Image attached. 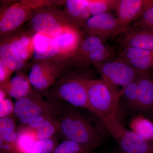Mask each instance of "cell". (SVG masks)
Listing matches in <instances>:
<instances>
[{"label":"cell","instance_id":"1","mask_svg":"<svg viewBox=\"0 0 153 153\" xmlns=\"http://www.w3.org/2000/svg\"><path fill=\"white\" fill-rule=\"evenodd\" d=\"M59 134L66 140L98 149L103 143L104 134L99 125L93 123L74 107L63 106L57 115Z\"/></svg>","mask_w":153,"mask_h":153},{"label":"cell","instance_id":"2","mask_svg":"<svg viewBox=\"0 0 153 153\" xmlns=\"http://www.w3.org/2000/svg\"><path fill=\"white\" fill-rule=\"evenodd\" d=\"M100 125L117 142L123 153H153V140L128 129L117 117L97 118Z\"/></svg>","mask_w":153,"mask_h":153},{"label":"cell","instance_id":"3","mask_svg":"<svg viewBox=\"0 0 153 153\" xmlns=\"http://www.w3.org/2000/svg\"><path fill=\"white\" fill-rule=\"evenodd\" d=\"M87 79L77 76L61 78L44 94L49 100L66 102L71 106L85 108L91 112L85 83Z\"/></svg>","mask_w":153,"mask_h":153},{"label":"cell","instance_id":"4","mask_svg":"<svg viewBox=\"0 0 153 153\" xmlns=\"http://www.w3.org/2000/svg\"><path fill=\"white\" fill-rule=\"evenodd\" d=\"M94 65L101 75L102 79L119 99L123 95L126 87L144 73L118 59Z\"/></svg>","mask_w":153,"mask_h":153},{"label":"cell","instance_id":"5","mask_svg":"<svg viewBox=\"0 0 153 153\" xmlns=\"http://www.w3.org/2000/svg\"><path fill=\"white\" fill-rule=\"evenodd\" d=\"M88 103L97 118L117 117L119 99L117 97L102 79L86 80Z\"/></svg>","mask_w":153,"mask_h":153},{"label":"cell","instance_id":"6","mask_svg":"<svg viewBox=\"0 0 153 153\" xmlns=\"http://www.w3.org/2000/svg\"><path fill=\"white\" fill-rule=\"evenodd\" d=\"M29 21L31 29L35 33L52 38L76 26L68 20L64 12L52 7L35 9Z\"/></svg>","mask_w":153,"mask_h":153},{"label":"cell","instance_id":"7","mask_svg":"<svg viewBox=\"0 0 153 153\" xmlns=\"http://www.w3.org/2000/svg\"><path fill=\"white\" fill-rule=\"evenodd\" d=\"M63 107L59 102L44 100L39 94L33 91L27 96L16 100L14 115L21 124L26 126L45 113L59 114Z\"/></svg>","mask_w":153,"mask_h":153},{"label":"cell","instance_id":"8","mask_svg":"<svg viewBox=\"0 0 153 153\" xmlns=\"http://www.w3.org/2000/svg\"><path fill=\"white\" fill-rule=\"evenodd\" d=\"M80 27L86 32L88 36L98 37L105 42L122 34L126 30L120 25L117 18L110 13L92 16Z\"/></svg>","mask_w":153,"mask_h":153},{"label":"cell","instance_id":"9","mask_svg":"<svg viewBox=\"0 0 153 153\" xmlns=\"http://www.w3.org/2000/svg\"><path fill=\"white\" fill-rule=\"evenodd\" d=\"M62 68L52 60H35L28 77L36 90L46 92L60 77Z\"/></svg>","mask_w":153,"mask_h":153},{"label":"cell","instance_id":"10","mask_svg":"<svg viewBox=\"0 0 153 153\" xmlns=\"http://www.w3.org/2000/svg\"><path fill=\"white\" fill-rule=\"evenodd\" d=\"M32 9L23 2L9 6L0 16V34L2 36L17 30L32 16Z\"/></svg>","mask_w":153,"mask_h":153},{"label":"cell","instance_id":"11","mask_svg":"<svg viewBox=\"0 0 153 153\" xmlns=\"http://www.w3.org/2000/svg\"><path fill=\"white\" fill-rule=\"evenodd\" d=\"M151 7L150 0H117L114 10L120 25L127 29Z\"/></svg>","mask_w":153,"mask_h":153},{"label":"cell","instance_id":"12","mask_svg":"<svg viewBox=\"0 0 153 153\" xmlns=\"http://www.w3.org/2000/svg\"><path fill=\"white\" fill-rule=\"evenodd\" d=\"M118 59L125 61L141 73L153 67V51L127 47L123 48Z\"/></svg>","mask_w":153,"mask_h":153},{"label":"cell","instance_id":"13","mask_svg":"<svg viewBox=\"0 0 153 153\" xmlns=\"http://www.w3.org/2000/svg\"><path fill=\"white\" fill-rule=\"evenodd\" d=\"M120 44L123 48H137L153 51V32L129 27L122 34Z\"/></svg>","mask_w":153,"mask_h":153},{"label":"cell","instance_id":"14","mask_svg":"<svg viewBox=\"0 0 153 153\" xmlns=\"http://www.w3.org/2000/svg\"><path fill=\"white\" fill-rule=\"evenodd\" d=\"M59 56H69L75 54L81 43V33L77 26H74L53 38Z\"/></svg>","mask_w":153,"mask_h":153},{"label":"cell","instance_id":"15","mask_svg":"<svg viewBox=\"0 0 153 153\" xmlns=\"http://www.w3.org/2000/svg\"><path fill=\"white\" fill-rule=\"evenodd\" d=\"M138 96L136 110L140 112L153 111V78L148 71L138 79Z\"/></svg>","mask_w":153,"mask_h":153},{"label":"cell","instance_id":"16","mask_svg":"<svg viewBox=\"0 0 153 153\" xmlns=\"http://www.w3.org/2000/svg\"><path fill=\"white\" fill-rule=\"evenodd\" d=\"M35 60H52L59 56L54 38L41 33H34L33 35Z\"/></svg>","mask_w":153,"mask_h":153},{"label":"cell","instance_id":"17","mask_svg":"<svg viewBox=\"0 0 153 153\" xmlns=\"http://www.w3.org/2000/svg\"><path fill=\"white\" fill-rule=\"evenodd\" d=\"M1 89L9 97L16 100L27 96L33 92L28 76L23 73H19L13 76L5 84L1 86Z\"/></svg>","mask_w":153,"mask_h":153},{"label":"cell","instance_id":"18","mask_svg":"<svg viewBox=\"0 0 153 153\" xmlns=\"http://www.w3.org/2000/svg\"><path fill=\"white\" fill-rule=\"evenodd\" d=\"M65 5L64 13L66 16L78 27L91 17L88 7L89 0H67Z\"/></svg>","mask_w":153,"mask_h":153},{"label":"cell","instance_id":"19","mask_svg":"<svg viewBox=\"0 0 153 153\" xmlns=\"http://www.w3.org/2000/svg\"><path fill=\"white\" fill-rule=\"evenodd\" d=\"M0 61L13 72L21 70L26 63L10 40L1 42Z\"/></svg>","mask_w":153,"mask_h":153},{"label":"cell","instance_id":"20","mask_svg":"<svg viewBox=\"0 0 153 153\" xmlns=\"http://www.w3.org/2000/svg\"><path fill=\"white\" fill-rule=\"evenodd\" d=\"M33 35L27 32H19L10 39L25 62L33 57L35 49Z\"/></svg>","mask_w":153,"mask_h":153},{"label":"cell","instance_id":"21","mask_svg":"<svg viewBox=\"0 0 153 153\" xmlns=\"http://www.w3.org/2000/svg\"><path fill=\"white\" fill-rule=\"evenodd\" d=\"M132 131L147 140H153V123L142 115L131 120L129 125Z\"/></svg>","mask_w":153,"mask_h":153},{"label":"cell","instance_id":"22","mask_svg":"<svg viewBox=\"0 0 153 153\" xmlns=\"http://www.w3.org/2000/svg\"><path fill=\"white\" fill-rule=\"evenodd\" d=\"M60 132V124L57 115L52 116L47 119L40 128L33 132L37 140L50 138Z\"/></svg>","mask_w":153,"mask_h":153},{"label":"cell","instance_id":"23","mask_svg":"<svg viewBox=\"0 0 153 153\" xmlns=\"http://www.w3.org/2000/svg\"><path fill=\"white\" fill-rule=\"evenodd\" d=\"M110 47L105 44V41L98 37L87 36V38L82 40L76 53L85 58L91 52L100 49H107Z\"/></svg>","mask_w":153,"mask_h":153},{"label":"cell","instance_id":"24","mask_svg":"<svg viewBox=\"0 0 153 153\" xmlns=\"http://www.w3.org/2000/svg\"><path fill=\"white\" fill-rule=\"evenodd\" d=\"M97 149L91 146L65 140L57 145L53 153H93Z\"/></svg>","mask_w":153,"mask_h":153},{"label":"cell","instance_id":"25","mask_svg":"<svg viewBox=\"0 0 153 153\" xmlns=\"http://www.w3.org/2000/svg\"><path fill=\"white\" fill-rule=\"evenodd\" d=\"M19 137L16 130L0 132V152L16 153Z\"/></svg>","mask_w":153,"mask_h":153},{"label":"cell","instance_id":"26","mask_svg":"<svg viewBox=\"0 0 153 153\" xmlns=\"http://www.w3.org/2000/svg\"><path fill=\"white\" fill-rule=\"evenodd\" d=\"M58 145L57 135L44 140H37L33 144L30 153H53Z\"/></svg>","mask_w":153,"mask_h":153},{"label":"cell","instance_id":"27","mask_svg":"<svg viewBox=\"0 0 153 153\" xmlns=\"http://www.w3.org/2000/svg\"><path fill=\"white\" fill-rule=\"evenodd\" d=\"M117 0H89V11L91 16L97 14L109 13L114 10Z\"/></svg>","mask_w":153,"mask_h":153},{"label":"cell","instance_id":"28","mask_svg":"<svg viewBox=\"0 0 153 153\" xmlns=\"http://www.w3.org/2000/svg\"><path fill=\"white\" fill-rule=\"evenodd\" d=\"M138 79L131 82L126 87L123 95L129 106L136 110L139 93Z\"/></svg>","mask_w":153,"mask_h":153},{"label":"cell","instance_id":"29","mask_svg":"<svg viewBox=\"0 0 153 153\" xmlns=\"http://www.w3.org/2000/svg\"><path fill=\"white\" fill-rule=\"evenodd\" d=\"M130 27L153 32V6L145 11L142 16L134 22Z\"/></svg>","mask_w":153,"mask_h":153},{"label":"cell","instance_id":"30","mask_svg":"<svg viewBox=\"0 0 153 153\" xmlns=\"http://www.w3.org/2000/svg\"><path fill=\"white\" fill-rule=\"evenodd\" d=\"M113 49L111 47L107 49H100L91 52L85 57V59L94 65L107 62L112 57Z\"/></svg>","mask_w":153,"mask_h":153},{"label":"cell","instance_id":"31","mask_svg":"<svg viewBox=\"0 0 153 153\" xmlns=\"http://www.w3.org/2000/svg\"><path fill=\"white\" fill-rule=\"evenodd\" d=\"M58 114L54 112H47L43 114L31 121L27 126H25V128L23 129L32 132L36 131L40 128L46 120L52 116L57 115Z\"/></svg>","mask_w":153,"mask_h":153},{"label":"cell","instance_id":"32","mask_svg":"<svg viewBox=\"0 0 153 153\" xmlns=\"http://www.w3.org/2000/svg\"><path fill=\"white\" fill-rule=\"evenodd\" d=\"M15 104L10 99L6 97L0 100V118L12 117L14 113Z\"/></svg>","mask_w":153,"mask_h":153},{"label":"cell","instance_id":"33","mask_svg":"<svg viewBox=\"0 0 153 153\" xmlns=\"http://www.w3.org/2000/svg\"><path fill=\"white\" fill-rule=\"evenodd\" d=\"M16 122L12 117L0 118V132L16 130Z\"/></svg>","mask_w":153,"mask_h":153},{"label":"cell","instance_id":"34","mask_svg":"<svg viewBox=\"0 0 153 153\" xmlns=\"http://www.w3.org/2000/svg\"><path fill=\"white\" fill-rule=\"evenodd\" d=\"M13 73V72L0 61V86L5 84L10 79Z\"/></svg>","mask_w":153,"mask_h":153},{"label":"cell","instance_id":"35","mask_svg":"<svg viewBox=\"0 0 153 153\" xmlns=\"http://www.w3.org/2000/svg\"><path fill=\"white\" fill-rule=\"evenodd\" d=\"M150 2L152 7L153 6V0H150Z\"/></svg>","mask_w":153,"mask_h":153},{"label":"cell","instance_id":"36","mask_svg":"<svg viewBox=\"0 0 153 153\" xmlns=\"http://www.w3.org/2000/svg\"></svg>","mask_w":153,"mask_h":153}]
</instances>
